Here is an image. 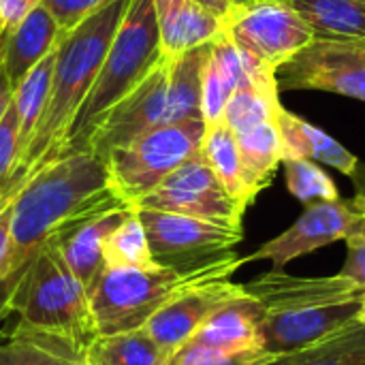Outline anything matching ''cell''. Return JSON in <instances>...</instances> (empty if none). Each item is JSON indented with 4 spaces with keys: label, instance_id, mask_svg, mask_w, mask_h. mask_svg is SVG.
Masks as SVG:
<instances>
[{
    "label": "cell",
    "instance_id": "cell-41",
    "mask_svg": "<svg viewBox=\"0 0 365 365\" xmlns=\"http://www.w3.org/2000/svg\"><path fill=\"white\" fill-rule=\"evenodd\" d=\"M359 321H361V323L365 325V310H364V314H361V319H359Z\"/></svg>",
    "mask_w": 365,
    "mask_h": 365
},
{
    "label": "cell",
    "instance_id": "cell-30",
    "mask_svg": "<svg viewBox=\"0 0 365 365\" xmlns=\"http://www.w3.org/2000/svg\"><path fill=\"white\" fill-rule=\"evenodd\" d=\"M284 175L291 195L306 203H325V201H340V192L336 182L319 167V163L306 158H284Z\"/></svg>",
    "mask_w": 365,
    "mask_h": 365
},
{
    "label": "cell",
    "instance_id": "cell-18",
    "mask_svg": "<svg viewBox=\"0 0 365 365\" xmlns=\"http://www.w3.org/2000/svg\"><path fill=\"white\" fill-rule=\"evenodd\" d=\"M263 314L265 312L261 304L246 293L214 312L188 340V344L222 353H244L261 349Z\"/></svg>",
    "mask_w": 365,
    "mask_h": 365
},
{
    "label": "cell",
    "instance_id": "cell-39",
    "mask_svg": "<svg viewBox=\"0 0 365 365\" xmlns=\"http://www.w3.org/2000/svg\"><path fill=\"white\" fill-rule=\"evenodd\" d=\"M195 2L201 4V6H205L207 11L216 13L218 17H225L231 11V6L235 4L233 0H195Z\"/></svg>",
    "mask_w": 365,
    "mask_h": 365
},
{
    "label": "cell",
    "instance_id": "cell-4",
    "mask_svg": "<svg viewBox=\"0 0 365 365\" xmlns=\"http://www.w3.org/2000/svg\"><path fill=\"white\" fill-rule=\"evenodd\" d=\"M244 265L242 257L229 259L218 265L184 269L163 267L135 269V267H105L88 287V299L98 336L143 329L145 323L173 302L186 289L231 278Z\"/></svg>",
    "mask_w": 365,
    "mask_h": 365
},
{
    "label": "cell",
    "instance_id": "cell-7",
    "mask_svg": "<svg viewBox=\"0 0 365 365\" xmlns=\"http://www.w3.org/2000/svg\"><path fill=\"white\" fill-rule=\"evenodd\" d=\"M205 137L203 120H188L143 133L130 143L105 156L107 173L115 195L130 207L150 195L188 158L201 152Z\"/></svg>",
    "mask_w": 365,
    "mask_h": 365
},
{
    "label": "cell",
    "instance_id": "cell-29",
    "mask_svg": "<svg viewBox=\"0 0 365 365\" xmlns=\"http://www.w3.org/2000/svg\"><path fill=\"white\" fill-rule=\"evenodd\" d=\"M158 263L152 257L145 229L133 210L109 235L105 244V267H135L152 269Z\"/></svg>",
    "mask_w": 365,
    "mask_h": 365
},
{
    "label": "cell",
    "instance_id": "cell-26",
    "mask_svg": "<svg viewBox=\"0 0 365 365\" xmlns=\"http://www.w3.org/2000/svg\"><path fill=\"white\" fill-rule=\"evenodd\" d=\"M272 365H365V325L355 321L308 349L278 357Z\"/></svg>",
    "mask_w": 365,
    "mask_h": 365
},
{
    "label": "cell",
    "instance_id": "cell-28",
    "mask_svg": "<svg viewBox=\"0 0 365 365\" xmlns=\"http://www.w3.org/2000/svg\"><path fill=\"white\" fill-rule=\"evenodd\" d=\"M280 109H282L280 92L242 86L231 94L222 113V122L235 135H242L261 124L276 122Z\"/></svg>",
    "mask_w": 365,
    "mask_h": 365
},
{
    "label": "cell",
    "instance_id": "cell-15",
    "mask_svg": "<svg viewBox=\"0 0 365 365\" xmlns=\"http://www.w3.org/2000/svg\"><path fill=\"white\" fill-rule=\"evenodd\" d=\"M244 289L252 299L261 304L263 312L365 297V287L355 284L340 274L327 278H297L284 274L282 269H272L269 274H263L257 280L244 284Z\"/></svg>",
    "mask_w": 365,
    "mask_h": 365
},
{
    "label": "cell",
    "instance_id": "cell-5",
    "mask_svg": "<svg viewBox=\"0 0 365 365\" xmlns=\"http://www.w3.org/2000/svg\"><path fill=\"white\" fill-rule=\"evenodd\" d=\"M160 58L163 51L152 0H130L124 19L109 43L98 75L73 122L64 156L83 152L86 139L98 120L137 88Z\"/></svg>",
    "mask_w": 365,
    "mask_h": 365
},
{
    "label": "cell",
    "instance_id": "cell-21",
    "mask_svg": "<svg viewBox=\"0 0 365 365\" xmlns=\"http://www.w3.org/2000/svg\"><path fill=\"white\" fill-rule=\"evenodd\" d=\"M0 365H86V357L66 338L15 325L0 338Z\"/></svg>",
    "mask_w": 365,
    "mask_h": 365
},
{
    "label": "cell",
    "instance_id": "cell-38",
    "mask_svg": "<svg viewBox=\"0 0 365 365\" xmlns=\"http://www.w3.org/2000/svg\"><path fill=\"white\" fill-rule=\"evenodd\" d=\"M355 182V199L351 201L357 212H365V163H359L355 173L351 175Z\"/></svg>",
    "mask_w": 365,
    "mask_h": 365
},
{
    "label": "cell",
    "instance_id": "cell-34",
    "mask_svg": "<svg viewBox=\"0 0 365 365\" xmlns=\"http://www.w3.org/2000/svg\"><path fill=\"white\" fill-rule=\"evenodd\" d=\"M346 248H349V252H346V261L340 269V276L353 280L359 287H365V240L351 235L346 240Z\"/></svg>",
    "mask_w": 365,
    "mask_h": 365
},
{
    "label": "cell",
    "instance_id": "cell-32",
    "mask_svg": "<svg viewBox=\"0 0 365 365\" xmlns=\"http://www.w3.org/2000/svg\"><path fill=\"white\" fill-rule=\"evenodd\" d=\"M17 160H19V128H17L15 107L11 101L6 113L0 120V195L9 184Z\"/></svg>",
    "mask_w": 365,
    "mask_h": 365
},
{
    "label": "cell",
    "instance_id": "cell-12",
    "mask_svg": "<svg viewBox=\"0 0 365 365\" xmlns=\"http://www.w3.org/2000/svg\"><path fill=\"white\" fill-rule=\"evenodd\" d=\"M364 310L365 297H355L265 312L261 321V349L274 357L293 355L359 321Z\"/></svg>",
    "mask_w": 365,
    "mask_h": 365
},
{
    "label": "cell",
    "instance_id": "cell-22",
    "mask_svg": "<svg viewBox=\"0 0 365 365\" xmlns=\"http://www.w3.org/2000/svg\"><path fill=\"white\" fill-rule=\"evenodd\" d=\"M317 38L365 45V4L357 0H289Z\"/></svg>",
    "mask_w": 365,
    "mask_h": 365
},
{
    "label": "cell",
    "instance_id": "cell-31",
    "mask_svg": "<svg viewBox=\"0 0 365 365\" xmlns=\"http://www.w3.org/2000/svg\"><path fill=\"white\" fill-rule=\"evenodd\" d=\"M276 359L278 357L269 355L263 349L244 353H222L186 342L169 357L167 365H272Z\"/></svg>",
    "mask_w": 365,
    "mask_h": 365
},
{
    "label": "cell",
    "instance_id": "cell-40",
    "mask_svg": "<svg viewBox=\"0 0 365 365\" xmlns=\"http://www.w3.org/2000/svg\"><path fill=\"white\" fill-rule=\"evenodd\" d=\"M351 235H357V237H364L365 240V212H359L357 220H355V227H353V233Z\"/></svg>",
    "mask_w": 365,
    "mask_h": 365
},
{
    "label": "cell",
    "instance_id": "cell-2",
    "mask_svg": "<svg viewBox=\"0 0 365 365\" xmlns=\"http://www.w3.org/2000/svg\"><path fill=\"white\" fill-rule=\"evenodd\" d=\"M128 2L115 0L107 4L62 36L45 109L0 197H13L28 178L64 156L73 122L98 75Z\"/></svg>",
    "mask_w": 365,
    "mask_h": 365
},
{
    "label": "cell",
    "instance_id": "cell-11",
    "mask_svg": "<svg viewBox=\"0 0 365 365\" xmlns=\"http://www.w3.org/2000/svg\"><path fill=\"white\" fill-rule=\"evenodd\" d=\"M276 77L282 90H319L365 103V45L317 38Z\"/></svg>",
    "mask_w": 365,
    "mask_h": 365
},
{
    "label": "cell",
    "instance_id": "cell-19",
    "mask_svg": "<svg viewBox=\"0 0 365 365\" xmlns=\"http://www.w3.org/2000/svg\"><path fill=\"white\" fill-rule=\"evenodd\" d=\"M64 32L41 2L4 38V68L13 90L51 51L58 49Z\"/></svg>",
    "mask_w": 365,
    "mask_h": 365
},
{
    "label": "cell",
    "instance_id": "cell-43",
    "mask_svg": "<svg viewBox=\"0 0 365 365\" xmlns=\"http://www.w3.org/2000/svg\"><path fill=\"white\" fill-rule=\"evenodd\" d=\"M240 2H242V0H240ZM282 2H289V0H282Z\"/></svg>",
    "mask_w": 365,
    "mask_h": 365
},
{
    "label": "cell",
    "instance_id": "cell-37",
    "mask_svg": "<svg viewBox=\"0 0 365 365\" xmlns=\"http://www.w3.org/2000/svg\"><path fill=\"white\" fill-rule=\"evenodd\" d=\"M13 197H0V261L6 252L9 237H11V216H13Z\"/></svg>",
    "mask_w": 365,
    "mask_h": 365
},
{
    "label": "cell",
    "instance_id": "cell-27",
    "mask_svg": "<svg viewBox=\"0 0 365 365\" xmlns=\"http://www.w3.org/2000/svg\"><path fill=\"white\" fill-rule=\"evenodd\" d=\"M56 51L45 56L24 79L21 83L13 90V107L17 115V128H19V156L26 150L41 113L45 109V101L49 94V83H51V73L56 66Z\"/></svg>",
    "mask_w": 365,
    "mask_h": 365
},
{
    "label": "cell",
    "instance_id": "cell-8",
    "mask_svg": "<svg viewBox=\"0 0 365 365\" xmlns=\"http://www.w3.org/2000/svg\"><path fill=\"white\" fill-rule=\"evenodd\" d=\"M222 34L276 73L317 41L310 24L282 0H242L222 17Z\"/></svg>",
    "mask_w": 365,
    "mask_h": 365
},
{
    "label": "cell",
    "instance_id": "cell-35",
    "mask_svg": "<svg viewBox=\"0 0 365 365\" xmlns=\"http://www.w3.org/2000/svg\"><path fill=\"white\" fill-rule=\"evenodd\" d=\"M43 0H0V30L11 32Z\"/></svg>",
    "mask_w": 365,
    "mask_h": 365
},
{
    "label": "cell",
    "instance_id": "cell-16",
    "mask_svg": "<svg viewBox=\"0 0 365 365\" xmlns=\"http://www.w3.org/2000/svg\"><path fill=\"white\" fill-rule=\"evenodd\" d=\"M135 207H113L98 212L94 216L81 218L68 227H64L58 237V250L73 272V276L86 287L96 280V276L105 269V244L111 231L133 212Z\"/></svg>",
    "mask_w": 365,
    "mask_h": 365
},
{
    "label": "cell",
    "instance_id": "cell-3",
    "mask_svg": "<svg viewBox=\"0 0 365 365\" xmlns=\"http://www.w3.org/2000/svg\"><path fill=\"white\" fill-rule=\"evenodd\" d=\"M212 45V43H210ZM210 45L182 56H163L158 64L111 107L86 139L83 152L105 156L160 126L201 118V75Z\"/></svg>",
    "mask_w": 365,
    "mask_h": 365
},
{
    "label": "cell",
    "instance_id": "cell-24",
    "mask_svg": "<svg viewBox=\"0 0 365 365\" xmlns=\"http://www.w3.org/2000/svg\"><path fill=\"white\" fill-rule=\"evenodd\" d=\"M201 156L205 158V163L210 165L214 175L220 180V184L227 188V192L248 210L250 203L255 201V197L246 184L242 156H240V148H237V137L225 122L205 126Z\"/></svg>",
    "mask_w": 365,
    "mask_h": 365
},
{
    "label": "cell",
    "instance_id": "cell-6",
    "mask_svg": "<svg viewBox=\"0 0 365 365\" xmlns=\"http://www.w3.org/2000/svg\"><path fill=\"white\" fill-rule=\"evenodd\" d=\"M56 237L58 233L41 252L38 263L15 304V325L66 338L86 351L98 336L96 323L88 291L64 263Z\"/></svg>",
    "mask_w": 365,
    "mask_h": 365
},
{
    "label": "cell",
    "instance_id": "cell-33",
    "mask_svg": "<svg viewBox=\"0 0 365 365\" xmlns=\"http://www.w3.org/2000/svg\"><path fill=\"white\" fill-rule=\"evenodd\" d=\"M115 0H43L47 11L58 21L60 30L66 34L73 28H77L81 21H86L92 13L105 9Z\"/></svg>",
    "mask_w": 365,
    "mask_h": 365
},
{
    "label": "cell",
    "instance_id": "cell-17",
    "mask_svg": "<svg viewBox=\"0 0 365 365\" xmlns=\"http://www.w3.org/2000/svg\"><path fill=\"white\" fill-rule=\"evenodd\" d=\"M152 4L163 56H182L222 34V17L195 0H152Z\"/></svg>",
    "mask_w": 365,
    "mask_h": 365
},
{
    "label": "cell",
    "instance_id": "cell-44",
    "mask_svg": "<svg viewBox=\"0 0 365 365\" xmlns=\"http://www.w3.org/2000/svg\"><path fill=\"white\" fill-rule=\"evenodd\" d=\"M233 2H240V0H233Z\"/></svg>",
    "mask_w": 365,
    "mask_h": 365
},
{
    "label": "cell",
    "instance_id": "cell-14",
    "mask_svg": "<svg viewBox=\"0 0 365 365\" xmlns=\"http://www.w3.org/2000/svg\"><path fill=\"white\" fill-rule=\"evenodd\" d=\"M242 295H246L244 284H235L229 278L195 284L169 302L160 312H156L145 323L143 331L154 338L169 355H173L214 312L240 299Z\"/></svg>",
    "mask_w": 365,
    "mask_h": 365
},
{
    "label": "cell",
    "instance_id": "cell-25",
    "mask_svg": "<svg viewBox=\"0 0 365 365\" xmlns=\"http://www.w3.org/2000/svg\"><path fill=\"white\" fill-rule=\"evenodd\" d=\"M86 365H167L169 353L143 329L96 336L83 351Z\"/></svg>",
    "mask_w": 365,
    "mask_h": 365
},
{
    "label": "cell",
    "instance_id": "cell-20",
    "mask_svg": "<svg viewBox=\"0 0 365 365\" xmlns=\"http://www.w3.org/2000/svg\"><path fill=\"white\" fill-rule=\"evenodd\" d=\"M278 130L284 143V158H306L312 163H323L338 169L344 175H353L359 158L346 150L338 139L327 135L323 128L310 124L289 109H280L276 118Z\"/></svg>",
    "mask_w": 365,
    "mask_h": 365
},
{
    "label": "cell",
    "instance_id": "cell-23",
    "mask_svg": "<svg viewBox=\"0 0 365 365\" xmlns=\"http://www.w3.org/2000/svg\"><path fill=\"white\" fill-rule=\"evenodd\" d=\"M242 156V167L246 184L257 199V195L269 186L274 173L284 160V143L276 122L261 124L248 133L235 135Z\"/></svg>",
    "mask_w": 365,
    "mask_h": 365
},
{
    "label": "cell",
    "instance_id": "cell-36",
    "mask_svg": "<svg viewBox=\"0 0 365 365\" xmlns=\"http://www.w3.org/2000/svg\"><path fill=\"white\" fill-rule=\"evenodd\" d=\"M4 38H6V32L0 30V120L13 101V86L9 81V75L4 68Z\"/></svg>",
    "mask_w": 365,
    "mask_h": 365
},
{
    "label": "cell",
    "instance_id": "cell-9",
    "mask_svg": "<svg viewBox=\"0 0 365 365\" xmlns=\"http://www.w3.org/2000/svg\"><path fill=\"white\" fill-rule=\"evenodd\" d=\"M145 229L152 257L163 267H210L235 259L233 246L244 237V229H229L199 218L137 210Z\"/></svg>",
    "mask_w": 365,
    "mask_h": 365
},
{
    "label": "cell",
    "instance_id": "cell-42",
    "mask_svg": "<svg viewBox=\"0 0 365 365\" xmlns=\"http://www.w3.org/2000/svg\"><path fill=\"white\" fill-rule=\"evenodd\" d=\"M357 2H364V4H365V0H357Z\"/></svg>",
    "mask_w": 365,
    "mask_h": 365
},
{
    "label": "cell",
    "instance_id": "cell-1",
    "mask_svg": "<svg viewBox=\"0 0 365 365\" xmlns=\"http://www.w3.org/2000/svg\"><path fill=\"white\" fill-rule=\"evenodd\" d=\"M113 207L130 205L115 195L105 160L92 152L66 154L17 188L11 237L0 261V338L51 237L81 218Z\"/></svg>",
    "mask_w": 365,
    "mask_h": 365
},
{
    "label": "cell",
    "instance_id": "cell-10",
    "mask_svg": "<svg viewBox=\"0 0 365 365\" xmlns=\"http://www.w3.org/2000/svg\"><path fill=\"white\" fill-rule=\"evenodd\" d=\"M137 210L182 214L229 229H242L246 214V207L227 192L201 152L145 195L137 203Z\"/></svg>",
    "mask_w": 365,
    "mask_h": 365
},
{
    "label": "cell",
    "instance_id": "cell-13",
    "mask_svg": "<svg viewBox=\"0 0 365 365\" xmlns=\"http://www.w3.org/2000/svg\"><path fill=\"white\" fill-rule=\"evenodd\" d=\"M357 216L359 212L351 201L340 199L312 203L287 231L259 246L252 255L244 257V263L269 261L272 269L280 272L299 257H306L334 242H346L353 233Z\"/></svg>",
    "mask_w": 365,
    "mask_h": 365
}]
</instances>
